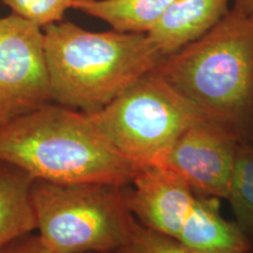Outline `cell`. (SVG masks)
Wrapping results in <instances>:
<instances>
[{
	"label": "cell",
	"mask_w": 253,
	"mask_h": 253,
	"mask_svg": "<svg viewBox=\"0 0 253 253\" xmlns=\"http://www.w3.org/2000/svg\"><path fill=\"white\" fill-rule=\"evenodd\" d=\"M154 71L204 118L253 141V15L232 7Z\"/></svg>",
	"instance_id": "cell-1"
},
{
	"label": "cell",
	"mask_w": 253,
	"mask_h": 253,
	"mask_svg": "<svg viewBox=\"0 0 253 253\" xmlns=\"http://www.w3.org/2000/svg\"><path fill=\"white\" fill-rule=\"evenodd\" d=\"M0 162L53 183L129 186L140 171L114 149L87 114L55 102L0 128Z\"/></svg>",
	"instance_id": "cell-2"
},
{
	"label": "cell",
	"mask_w": 253,
	"mask_h": 253,
	"mask_svg": "<svg viewBox=\"0 0 253 253\" xmlns=\"http://www.w3.org/2000/svg\"><path fill=\"white\" fill-rule=\"evenodd\" d=\"M53 102L93 114L162 60L147 34L90 32L69 21L43 28Z\"/></svg>",
	"instance_id": "cell-3"
},
{
	"label": "cell",
	"mask_w": 253,
	"mask_h": 253,
	"mask_svg": "<svg viewBox=\"0 0 253 253\" xmlns=\"http://www.w3.org/2000/svg\"><path fill=\"white\" fill-rule=\"evenodd\" d=\"M126 188L34 179L38 235L50 253H114L128 242L137 224Z\"/></svg>",
	"instance_id": "cell-4"
},
{
	"label": "cell",
	"mask_w": 253,
	"mask_h": 253,
	"mask_svg": "<svg viewBox=\"0 0 253 253\" xmlns=\"http://www.w3.org/2000/svg\"><path fill=\"white\" fill-rule=\"evenodd\" d=\"M87 115L114 149L138 170L161 166L177 138L207 119L155 71Z\"/></svg>",
	"instance_id": "cell-5"
},
{
	"label": "cell",
	"mask_w": 253,
	"mask_h": 253,
	"mask_svg": "<svg viewBox=\"0 0 253 253\" xmlns=\"http://www.w3.org/2000/svg\"><path fill=\"white\" fill-rule=\"evenodd\" d=\"M52 101L41 27L18 17L0 19V128Z\"/></svg>",
	"instance_id": "cell-6"
},
{
	"label": "cell",
	"mask_w": 253,
	"mask_h": 253,
	"mask_svg": "<svg viewBox=\"0 0 253 253\" xmlns=\"http://www.w3.org/2000/svg\"><path fill=\"white\" fill-rule=\"evenodd\" d=\"M240 138L203 119L177 138L161 166L177 175L196 195L226 199Z\"/></svg>",
	"instance_id": "cell-7"
},
{
	"label": "cell",
	"mask_w": 253,
	"mask_h": 253,
	"mask_svg": "<svg viewBox=\"0 0 253 253\" xmlns=\"http://www.w3.org/2000/svg\"><path fill=\"white\" fill-rule=\"evenodd\" d=\"M128 189V204L136 220L176 239L191 210L196 194L164 167L141 169Z\"/></svg>",
	"instance_id": "cell-8"
},
{
	"label": "cell",
	"mask_w": 253,
	"mask_h": 253,
	"mask_svg": "<svg viewBox=\"0 0 253 253\" xmlns=\"http://www.w3.org/2000/svg\"><path fill=\"white\" fill-rule=\"evenodd\" d=\"M230 0H176L147 34L162 58L199 39L229 12Z\"/></svg>",
	"instance_id": "cell-9"
},
{
	"label": "cell",
	"mask_w": 253,
	"mask_h": 253,
	"mask_svg": "<svg viewBox=\"0 0 253 253\" xmlns=\"http://www.w3.org/2000/svg\"><path fill=\"white\" fill-rule=\"evenodd\" d=\"M176 240L202 253H250L253 243L236 221L220 213V199L196 195Z\"/></svg>",
	"instance_id": "cell-10"
},
{
	"label": "cell",
	"mask_w": 253,
	"mask_h": 253,
	"mask_svg": "<svg viewBox=\"0 0 253 253\" xmlns=\"http://www.w3.org/2000/svg\"><path fill=\"white\" fill-rule=\"evenodd\" d=\"M33 182L24 170L0 162V250L37 230Z\"/></svg>",
	"instance_id": "cell-11"
},
{
	"label": "cell",
	"mask_w": 253,
	"mask_h": 253,
	"mask_svg": "<svg viewBox=\"0 0 253 253\" xmlns=\"http://www.w3.org/2000/svg\"><path fill=\"white\" fill-rule=\"evenodd\" d=\"M176 0H89L72 8L123 33L148 34Z\"/></svg>",
	"instance_id": "cell-12"
},
{
	"label": "cell",
	"mask_w": 253,
	"mask_h": 253,
	"mask_svg": "<svg viewBox=\"0 0 253 253\" xmlns=\"http://www.w3.org/2000/svg\"><path fill=\"white\" fill-rule=\"evenodd\" d=\"M226 201L235 221L253 243V141L240 140Z\"/></svg>",
	"instance_id": "cell-13"
},
{
	"label": "cell",
	"mask_w": 253,
	"mask_h": 253,
	"mask_svg": "<svg viewBox=\"0 0 253 253\" xmlns=\"http://www.w3.org/2000/svg\"><path fill=\"white\" fill-rule=\"evenodd\" d=\"M12 9V13L41 28L62 21L71 0H0Z\"/></svg>",
	"instance_id": "cell-14"
},
{
	"label": "cell",
	"mask_w": 253,
	"mask_h": 253,
	"mask_svg": "<svg viewBox=\"0 0 253 253\" xmlns=\"http://www.w3.org/2000/svg\"><path fill=\"white\" fill-rule=\"evenodd\" d=\"M114 253H202L178 240L148 229L137 221L130 238ZM250 253H253L250 252Z\"/></svg>",
	"instance_id": "cell-15"
},
{
	"label": "cell",
	"mask_w": 253,
	"mask_h": 253,
	"mask_svg": "<svg viewBox=\"0 0 253 253\" xmlns=\"http://www.w3.org/2000/svg\"><path fill=\"white\" fill-rule=\"evenodd\" d=\"M0 253H50L39 235H25L0 250Z\"/></svg>",
	"instance_id": "cell-16"
},
{
	"label": "cell",
	"mask_w": 253,
	"mask_h": 253,
	"mask_svg": "<svg viewBox=\"0 0 253 253\" xmlns=\"http://www.w3.org/2000/svg\"><path fill=\"white\" fill-rule=\"evenodd\" d=\"M233 8L245 14L253 15V0H233Z\"/></svg>",
	"instance_id": "cell-17"
},
{
	"label": "cell",
	"mask_w": 253,
	"mask_h": 253,
	"mask_svg": "<svg viewBox=\"0 0 253 253\" xmlns=\"http://www.w3.org/2000/svg\"><path fill=\"white\" fill-rule=\"evenodd\" d=\"M72 1V7H73V5H75V4H78V2H84V1H89V0H71Z\"/></svg>",
	"instance_id": "cell-18"
},
{
	"label": "cell",
	"mask_w": 253,
	"mask_h": 253,
	"mask_svg": "<svg viewBox=\"0 0 253 253\" xmlns=\"http://www.w3.org/2000/svg\"><path fill=\"white\" fill-rule=\"evenodd\" d=\"M88 253H94V252H88Z\"/></svg>",
	"instance_id": "cell-19"
}]
</instances>
